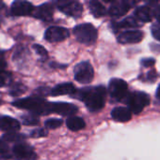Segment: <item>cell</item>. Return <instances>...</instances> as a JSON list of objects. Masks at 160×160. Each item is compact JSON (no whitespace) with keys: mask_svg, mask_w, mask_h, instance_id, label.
<instances>
[{"mask_svg":"<svg viewBox=\"0 0 160 160\" xmlns=\"http://www.w3.org/2000/svg\"><path fill=\"white\" fill-rule=\"evenodd\" d=\"M111 117L117 121V122H128L131 117H132V113L131 112L128 110V108H124V107H117L114 108L111 112Z\"/></svg>","mask_w":160,"mask_h":160,"instance_id":"ac0fdd59","label":"cell"},{"mask_svg":"<svg viewBox=\"0 0 160 160\" xmlns=\"http://www.w3.org/2000/svg\"><path fill=\"white\" fill-rule=\"evenodd\" d=\"M153 13H154V16L157 18V20L158 21V22L160 23V6H157L155 10H153Z\"/></svg>","mask_w":160,"mask_h":160,"instance_id":"836d02e7","label":"cell"},{"mask_svg":"<svg viewBox=\"0 0 160 160\" xmlns=\"http://www.w3.org/2000/svg\"><path fill=\"white\" fill-rule=\"evenodd\" d=\"M10 157L7 144L0 141V158H10Z\"/></svg>","mask_w":160,"mask_h":160,"instance_id":"83f0119b","label":"cell"},{"mask_svg":"<svg viewBox=\"0 0 160 160\" xmlns=\"http://www.w3.org/2000/svg\"><path fill=\"white\" fill-rule=\"evenodd\" d=\"M0 129L8 133L16 132L20 129V123L9 116H0Z\"/></svg>","mask_w":160,"mask_h":160,"instance_id":"9a60e30c","label":"cell"},{"mask_svg":"<svg viewBox=\"0 0 160 160\" xmlns=\"http://www.w3.org/2000/svg\"><path fill=\"white\" fill-rule=\"evenodd\" d=\"M44 125L46 128H49V129L58 128L62 125V120L61 119H49L45 121Z\"/></svg>","mask_w":160,"mask_h":160,"instance_id":"484cf974","label":"cell"},{"mask_svg":"<svg viewBox=\"0 0 160 160\" xmlns=\"http://www.w3.org/2000/svg\"><path fill=\"white\" fill-rule=\"evenodd\" d=\"M0 103H1V99H0Z\"/></svg>","mask_w":160,"mask_h":160,"instance_id":"74e56055","label":"cell"},{"mask_svg":"<svg viewBox=\"0 0 160 160\" xmlns=\"http://www.w3.org/2000/svg\"><path fill=\"white\" fill-rule=\"evenodd\" d=\"M108 92L110 97L116 101H122L128 96V85L127 82L122 79L113 78L108 83Z\"/></svg>","mask_w":160,"mask_h":160,"instance_id":"5b68a950","label":"cell"},{"mask_svg":"<svg viewBox=\"0 0 160 160\" xmlns=\"http://www.w3.org/2000/svg\"><path fill=\"white\" fill-rule=\"evenodd\" d=\"M157 77H158V76H157V71L154 70V69L151 70L150 72H148V74H147V79H148L149 81H151V82L157 80Z\"/></svg>","mask_w":160,"mask_h":160,"instance_id":"d6a6232c","label":"cell"},{"mask_svg":"<svg viewBox=\"0 0 160 160\" xmlns=\"http://www.w3.org/2000/svg\"><path fill=\"white\" fill-rule=\"evenodd\" d=\"M135 4L136 2L131 1H112L108 8V14L111 17H121L126 14Z\"/></svg>","mask_w":160,"mask_h":160,"instance_id":"30bf717a","label":"cell"},{"mask_svg":"<svg viewBox=\"0 0 160 160\" xmlns=\"http://www.w3.org/2000/svg\"><path fill=\"white\" fill-rule=\"evenodd\" d=\"M78 111L77 107L71 103L51 102V113H58L64 116L74 115Z\"/></svg>","mask_w":160,"mask_h":160,"instance_id":"7c38bea8","label":"cell"},{"mask_svg":"<svg viewBox=\"0 0 160 160\" xmlns=\"http://www.w3.org/2000/svg\"><path fill=\"white\" fill-rule=\"evenodd\" d=\"M76 92L75 87L71 82H65L56 85L53 89H51L50 95L57 97V96H62V95H70L74 96Z\"/></svg>","mask_w":160,"mask_h":160,"instance_id":"2e32d148","label":"cell"},{"mask_svg":"<svg viewBox=\"0 0 160 160\" xmlns=\"http://www.w3.org/2000/svg\"><path fill=\"white\" fill-rule=\"evenodd\" d=\"M143 37L144 34L141 30H128L118 36V41L122 44L139 43L143 39Z\"/></svg>","mask_w":160,"mask_h":160,"instance_id":"4fadbf2b","label":"cell"},{"mask_svg":"<svg viewBox=\"0 0 160 160\" xmlns=\"http://www.w3.org/2000/svg\"><path fill=\"white\" fill-rule=\"evenodd\" d=\"M66 125H67V128L70 130H72V131L81 130L86 126L85 121L82 118L76 117V116H71V117H69L67 119V121H66Z\"/></svg>","mask_w":160,"mask_h":160,"instance_id":"ffe728a7","label":"cell"},{"mask_svg":"<svg viewBox=\"0 0 160 160\" xmlns=\"http://www.w3.org/2000/svg\"><path fill=\"white\" fill-rule=\"evenodd\" d=\"M55 5L60 11L74 18H80L83 12V7L77 1L60 0L55 2Z\"/></svg>","mask_w":160,"mask_h":160,"instance_id":"52a82bcc","label":"cell"},{"mask_svg":"<svg viewBox=\"0 0 160 160\" xmlns=\"http://www.w3.org/2000/svg\"><path fill=\"white\" fill-rule=\"evenodd\" d=\"M40 122L39 118L35 115H27L23 117V124L25 126H36Z\"/></svg>","mask_w":160,"mask_h":160,"instance_id":"4316f807","label":"cell"},{"mask_svg":"<svg viewBox=\"0 0 160 160\" xmlns=\"http://www.w3.org/2000/svg\"><path fill=\"white\" fill-rule=\"evenodd\" d=\"M74 35L80 43L92 45L97 39L98 32L91 23H82L74 28Z\"/></svg>","mask_w":160,"mask_h":160,"instance_id":"277c9868","label":"cell"},{"mask_svg":"<svg viewBox=\"0 0 160 160\" xmlns=\"http://www.w3.org/2000/svg\"><path fill=\"white\" fill-rule=\"evenodd\" d=\"M5 8H6L5 4H4L3 2H1V1H0V11H2Z\"/></svg>","mask_w":160,"mask_h":160,"instance_id":"8d00e7d4","label":"cell"},{"mask_svg":"<svg viewBox=\"0 0 160 160\" xmlns=\"http://www.w3.org/2000/svg\"><path fill=\"white\" fill-rule=\"evenodd\" d=\"M72 97L83 101L90 112H96L102 110L106 104L107 89L103 85L86 87L79 89L78 91L76 90L74 95Z\"/></svg>","mask_w":160,"mask_h":160,"instance_id":"6da1fadb","label":"cell"},{"mask_svg":"<svg viewBox=\"0 0 160 160\" xmlns=\"http://www.w3.org/2000/svg\"><path fill=\"white\" fill-rule=\"evenodd\" d=\"M135 18L142 22H148L153 20L154 13L153 9L149 6H141L136 8L135 10Z\"/></svg>","mask_w":160,"mask_h":160,"instance_id":"e0dca14e","label":"cell"},{"mask_svg":"<svg viewBox=\"0 0 160 160\" xmlns=\"http://www.w3.org/2000/svg\"><path fill=\"white\" fill-rule=\"evenodd\" d=\"M74 80L80 83H90L93 80L94 71L89 62H81L74 67Z\"/></svg>","mask_w":160,"mask_h":160,"instance_id":"8992f818","label":"cell"},{"mask_svg":"<svg viewBox=\"0 0 160 160\" xmlns=\"http://www.w3.org/2000/svg\"><path fill=\"white\" fill-rule=\"evenodd\" d=\"M50 92L51 90L49 88H46V87H40L38 89L35 90L34 92V97H38V98H43L44 97L50 95Z\"/></svg>","mask_w":160,"mask_h":160,"instance_id":"f1b7e54d","label":"cell"},{"mask_svg":"<svg viewBox=\"0 0 160 160\" xmlns=\"http://www.w3.org/2000/svg\"><path fill=\"white\" fill-rule=\"evenodd\" d=\"M25 139V136L22 134H17L16 132L7 133L6 135L3 136V140L8 142H19L24 141Z\"/></svg>","mask_w":160,"mask_h":160,"instance_id":"603a6c76","label":"cell"},{"mask_svg":"<svg viewBox=\"0 0 160 160\" xmlns=\"http://www.w3.org/2000/svg\"><path fill=\"white\" fill-rule=\"evenodd\" d=\"M48 134V131L44 128H37L35 130H33L30 134V136L32 138H42V137H46Z\"/></svg>","mask_w":160,"mask_h":160,"instance_id":"f546056e","label":"cell"},{"mask_svg":"<svg viewBox=\"0 0 160 160\" xmlns=\"http://www.w3.org/2000/svg\"><path fill=\"white\" fill-rule=\"evenodd\" d=\"M151 31H152V35L153 37L157 39L160 41V23L159 22H156L152 25V28H151Z\"/></svg>","mask_w":160,"mask_h":160,"instance_id":"4dcf8cb0","label":"cell"},{"mask_svg":"<svg viewBox=\"0 0 160 160\" xmlns=\"http://www.w3.org/2000/svg\"><path fill=\"white\" fill-rule=\"evenodd\" d=\"M141 24L139 22V21L135 18V17H126L125 19L122 20L121 22H119L117 23V27L118 28H125V29H129V28H137L139 27Z\"/></svg>","mask_w":160,"mask_h":160,"instance_id":"44dd1931","label":"cell"},{"mask_svg":"<svg viewBox=\"0 0 160 160\" xmlns=\"http://www.w3.org/2000/svg\"><path fill=\"white\" fill-rule=\"evenodd\" d=\"M6 67H7V62H6L3 58L0 57V71L5 70Z\"/></svg>","mask_w":160,"mask_h":160,"instance_id":"e575fe53","label":"cell"},{"mask_svg":"<svg viewBox=\"0 0 160 160\" xmlns=\"http://www.w3.org/2000/svg\"><path fill=\"white\" fill-rule=\"evenodd\" d=\"M34 7L27 1H15L10 8V13L13 16H28L33 13Z\"/></svg>","mask_w":160,"mask_h":160,"instance_id":"8fae6325","label":"cell"},{"mask_svg":"<svg viewBox=\"0 0 160 160\" xmlns=\"http://www.w3.org/2000/svg\"><path fill=\"white\" fill-rule=\"evenodd\" d=\"M125 101L131 113L133 112L135 114H139L144 110V108H146L150 104L151 99L149 95H147L146 93L135 91L128 94Z\"/></svg>","mask_w":160,"mask_h":160,"instance_id":"3957f363","label":"cell"},{"mask_svg":"<svg viewBox=\"0 0 160 160\" xmlns=\"http://www.w3.org/2000/svg\"><path fill=\"white\" fill-rule=\"evenodd\" d=\"M54 15V6L50 3L42 4L37 8H34L32 16L42 20V21H50L52 20Z\"/></svg>","mask_w":160,"mask_h":160,"instance_id":"5bb4252c","label":"cell"},{"mask_svg":"<svg viewBox=\"0 0 160 160\" xmlns=\"http://www.w3.org/2000/svg\"><path fill=\"white\" fill-rule=\"evenodd\" d=\"M89 6H90V10H91V14L95 18H101L107 14V9H106L105 6L99 1L91 0V1H90Z\"/></svg>","mask_w":160,"mask_h":160,"instance_id":"d6986e66","label":"cell"},{"mask_svg":"<svg viewBox=\"0 0 160 160\" xmlns=\"http://www.w3.org/2000/svg\"><path fill=\"white\" fill-rule=\"evenodd\" d=\"M16 108L27 110L33 114H49L50 113V102H47L44 98L38 97H28L24 99H18L12 103Z\"/></svg>","mask_w":160,"mask_h":160,"instance_id":"7a4b0ae2","label":"cell"},{"mask_svg":"<svg viewBox=\"0 0 160 160\" xmlns=\"http://www.w3.org/2000/svg\"><path fill=\"white\" fill-rule=\"evenodd\" d=\"M33 49L35 50V52H37V54L40 56V58L41 59V61H44V60H46L48 58V52L44 49V47H42L41 45L34 44L33 45Z\"/></svg>","mask_w":160,"mask_h":160,"instance_id":"d4e9b609","label":"cell"},{"mask_svg":"<svg viewBox=\"0 0 160 160\" xmlns=\"http://www.w3.org/2000/svg\"><path fill=\"white\" fill-rule=\"evenodd\" d=\"M26 91V87L21 82H14L9 87V95L12 97H19Z\"/></svg>","mask_w":160,"mask_h":160,"instance_id":"7402d4cb","label":"cell"},{"mask_svg":"<svg viewBox=\"0 0 160 160\" xmlns=\"http://www.w3.org/2000/svg\"><path fill=\"white\" fill-rule=\"evenodd\" d=\"M156 96H157V98L160 99V84L159 86L157 87V94H156Z\"/></svg>","mask_w":160,"mask_h":160,"instance_id":"d590c367","label":"cell"},{"mask_svg":"<svg viewBox=\"0 0 160 160\" xmlns=\"http://www.w3.org/2000/svg\"><path fill=\"white\" fill-rule=\"evenodd\" d=\"M156 64V60L154 58H144L141 60V65L145 68H151Z\"/></svg>","mask_w":160,"mask_h":160,"instance_id":"1f68e13d","label":"cell"},{"mask_svg":"<svg viewBox=\"0 0 160 160\" xmlns=\"http://www.w3.org/2000/svg\"><path fill=\"white\" fill-rule=\"evenodd\" d=\"M12 80V76L11 73L6 70L0 71V87L8 85L11 82Z\"/></svg>","mask_w":160,"mask_h":160,"instance_id":"cb8c5ba5","label":"cell"},{"mask_svg":"<svg viewBox=\"0 0 160 160\" xmlns=\"http://www.w3.org/2000/svg\"><path fill=\"white\" fill-rule=\"evenodd\" d=\"M12 154L17 160H37V155L32 147L25 143H18L12 148Z\"/></svg>","mask_w":160,"mask_h":160,"instance_id":"9c48e42d","label":"cell"},{"mask_svg":"<svg viewBox=\"0 0 160 160\" xmlns=\"http://www.w3.org/2000/svg\"><path fill=\"white\" fill-rule=\"evenodd\" d=\"M70 32L67 28L61 26H51L44 34V38L49 42H60L69 38Z\"/></svg>","mask_w":160,"mask_h":160,"instance_id":"ba28073f","label":"cell"}]
</instances>
